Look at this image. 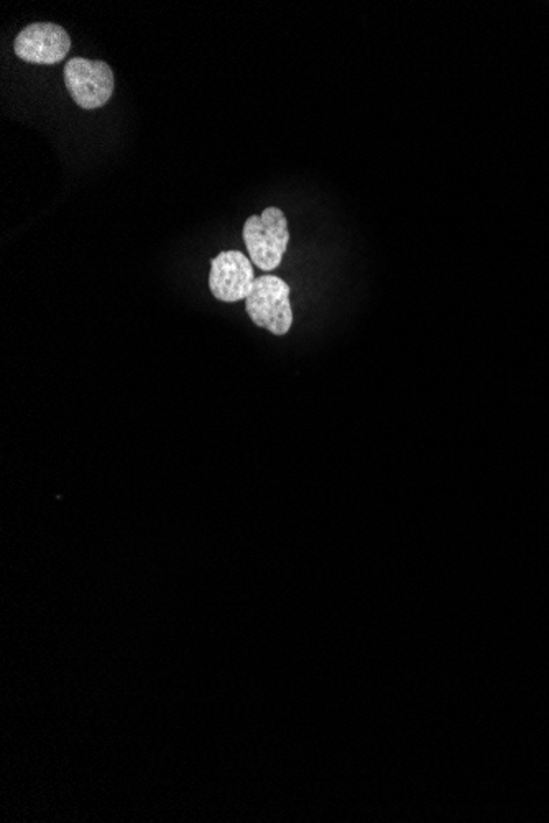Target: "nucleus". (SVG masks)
<instances>
[{
	"mask_svg": "<svg viewBox=\"0 0 549 823\" xmlns=\"http://www.w3.org/2000/svg\"><path fill=\"white\" fill-rule=\"evenodd\" d=\"M71 38L65 28L50 22L32 23L17 35L15 55L33 65H56L70 53Z\"/></svg>",
	"mask_w": 549,
	"mask_h": 823,
	"instance_id": "39448f33",
	"label": "nucleus"
},
{
	"mask_svg": "<svg viewBox=\"0 0 549 823\" xmlns=\"http://www.w3.org/2000/svg\"><path fill=\"white\" fill-rule=\"evenodd\" d=\"M254 263L242 252H221L211 260L209 290L222 303L247 299L255 285Z\"/></svg>",
	"mask_w": 549,
	"mask_h": 823,
	"instance_id": "20e7f679",
	"label": "nucleus"
},
{
	"mask_svg": "<svg viewBox=\"0 0 549 823\" xmlns=\"http://www.w3.org/2000/svg\"><path fill=\"white\" fill-rule=\"evenodd\" d=\"M65 84L71 99L86 111L106 106L116 86L111 66L88 58H73L66 63Z\"/></svg>",
	"mask_w": 549,
	"mask_h": 823,
	"instance_id": "7ed1b4c3",
	"label": "nucleus"
},
{
	"mask_svg": "<svg viewBox=\"0 0 549 823\" xmlns=\"http://www.w3.org/2000/svg\"><path fill=\"white\" fill-rule=\"evenodd\" d=\"M245 311L255 326L272 332L273 336H285L293 324L290 303V286L287 281L273 275L260 276L245 299Z\"/></svg>",
	"mask_w": 549,
	"mask_h": 823,
	"instance_id": "f03ea898",
	"label": "nucleus"
},
{
	"mask_svg": "<svg viewBox=\"0 0 549 823\" xmlns=\"http://www.w3.org/2000/svg\"><path fill=\"white\" fill-rule=\"evenodd\" d=\"M242 237L255 267L273 272L282 265L290 242L287 216L278 207H267L260 216L245 221Z\"/></svg>",
	"mask_w": 549,
	"mask_h": 823,
	"instance_id": "f257e3e1",
	"label": "nucleus"
}]
</instances>
